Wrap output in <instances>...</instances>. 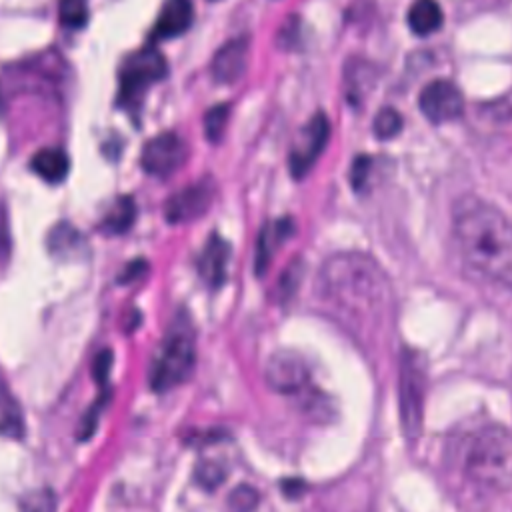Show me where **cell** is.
<instances>
[{
	"label": "cell",
	"mask_w": 512,
	"mask_h": 512,
	"mask_svg": "<svg viewBox=\"0 0 512 512\" xmlns=\"http://www.w3.org/2000/svg\"><path fill=\"white\" fill-rule=\"evenodd\" d=\"M318 292L330 314L358 336L380 328L392 300L384 270L370 256L356 252L326 260L318 278Z\"/></svg>",
	"instance_id": "cell-1"
},
{
	"label": "cell",
	"mask_w": 512,
	"mask_h": 512,
	"mask_svg": "<svg viewBox=\"0 0 512 512\" xmlns=\"http://www.w3.org/2000/svg\"><path fill=\"white\" fill-rule=\"evenodd\" d=\"M452 232L464 266L512 292V220L496 206L464 196L454 206Z\"/></svg>",
	"instance_id": "cell-2"
},
{
	"label": "cell",
	"mask_w": 512,
	"mask_h": 512,
	"mask_svg": "<svg viewBox=\"0 0 512 512\" xmlns=\"http://www.w3.org/2000/svg\"><path fill=\"white\" fill-rule=\"evenodd\" d=\"M462 470L470 482L490 492L512 486V432L500 424H484L462 444Z\"/></svg>",
	"instance_id": "cell-3"
},
{
	"label": "cell",
	"mask_w": 512,
	"mask_h": 512,
	"mask_svg": "<svg viewBox=\"0 0 512 512\" xmlns=\"http://www.w3.org/2000/svg\"><path fill=\"white\" fill-rule=\"evenodd\" d=\"M196 346L192 330L186 324H176L166 334L150 370V386L156 392H166L180 386L194 370Z\"/></svg>",
	"instance_id": "cell-4"
},
{
	"label": "cell",
	"mask_w": 512,
	"mask_h": 512,
	"mask_svg": "<svg viewBox=\"0 0 512 512\" xmlns=\"http://www.w3.org/2000/svg\"><path fill=\"white\" fill-rule=\"evenodd\" d=\"M424 396H426V360L416 350H404L400 356L398 374V408L400 424L406 438H416L424 420Z\"/></svg>",
	"instance_id": "cell-5"
},
{
	"label": "cell",
	"mask_w": 512,
	"mask_h": 512,
	"mask_svg": "<svg viewBox=\"0 0 512 512\" xmlns=\"http://www.w3.org/2000/svg\"><path fill=\"white\" fill-rule=\"evenodd\" d=\"M166 70L168 64L164 56L152 46L130 54L120 70L118 102L122 106H132L136 100H140L148 86L166 76Z\"/></svg>",
	"instance_id": "cell-6"
},
{
	"label": "cell",
	"mask_w": 512,
	"mask_h": 512,
	"mask_svg": "<svg viewBox=\"0 0 512 512\" xmlns=\"http://www.w3.org/2000/svg\"><path fill=\"white\" fill-rule=\"evenodd\" d=\"M310 366L308 362L292 350L274 352L264 366L266 384L280 394H302L310 388Z\"/></svg>",
	"instance_id": "cell-7"
},
{
	"label": "cell",
	"mask_w": 512,
	"mask_h": 512,
	"mask_svg": "<svg viewBox=\"0 0 512 512\" xmlns=\"http://www.w3.org/2000/svg\"><path fill=\"white\" fill-rule=\"evenodd\" d=\"M186 158V142L174 132H162L144 144L140 164L146 174L156 178H168L180 170Z\"/></svg>",
	"instance_id": "cell-8"
},
{
	"label": "cell",
	"mask_w": 512,
	"mask_h": 512,
	"mask_svg": "<svg viewBox=\"0 0 512 512\" xmlns=\"http://www.w3.org/2000/svg\"><path fill=\"white\" fill-rule=\"evenodd\" d=\"M328 134L330 124L322 112L312 116L308 124L298 132L290 150V172L294 178H304L310 172V168L326 148Z\"/></svg>",
	"instance_id": "cell-9"
},
{
	"label": "cell",
	"mask_w": 512,
	"mask_h": 512,
	"mask_svg": "<svg viewBox=\"0 0 512 512\" xmlns=\"http://www.w3.org/2000/svg\"><path fill=\"white\" fill-rule=\"evenodd\" d=\"M418 104L422 114L434 124L452 122L464 114V96L460 88L442 78L432 80L422 88Z\"/></svg>",
	"instance_id": "cell-10"
},
{
	"label": "cell",
	"mask_w": 512,
	"mask_h": 512,
	"mask_svg": "<svg viewBox=\"0 0 512 512\" xmlns=\"http://www.w3.org/2000/svg\"><path fill=\"white\" fill-rule=\"evenodd\" d=\"M214 186L210 182H196L172 194L164 206V216L170 224L190 222L200 218L212 204Z\"/></svg>",
	"instance_id": "cell-11"
},
{
	"label": "cell",
	"mask_w": 512,
	"mask_h": 512,
	"mask_svg": "<svg viewBox=\"0 0 512 512\" xmlns=\"http://www.w3.org/2000/svg\"><path fill=\"white\" fill-rule=\"evenodd\" d=\"M246 62H248L246 38H232L226 44H222L214 54L210 64L212 78L220 84H230L244 74Z\"/></svg>",
	"instance_id": "cell-12"
},
{
	"label": "cell",
	"mask_w": 512,
	"mask_h": 512,
	"mask_svg": "<svg viewBox=\"0 0 512 512\" xmlns=\"http://www.w3.org/2000/svg\"><path fill=\"white\" fill-rule=\"evenodd\" d=\"M228 260H230V246L218 234H212L204 244V250L198 258V274L210 286L218 288L224 284L228 274Z\"/></svg>",
	"instance_id": "cell-13"
},
{
	"label": "cell",
	"mask_w": 512,
	"mask_h": 512,
	"mask_svg": "<svg viewBox=\"0 0 512 512\" xmlns=\"http://www.w3.org/2000/svg\"><path fill=\"white\" fill-rule=\"evenodd\" d=\"M194 20L192 0H164L152 30L154 40H166L184 34Z\"/></svg>",
	"instance_id": "cell-14"
},
{
	"label": "cell",
	"mask_w": 512,
	"mask_h": 512,
	"mask_svg": "<svg viewBox=\"0 0 512 512\" xmlns=\"http://www.w3.org/2000/svg\"><path fill=\"white\" fill-rule=\"evenodd\" d=\"M292 230H294V226L288 218L268 222L262 228L260 240L256 246V274H264L268 270V264H270L276 248L292 234Z\"/></svg>",
	"instance_id": "cell-15"
},
{
	"label": "cell",
	"mask_w": 512,
	"mask_h": 512,
	"mask_svg": "<svg viewBox=\"0 0 512 512\" xmlns=\"http://www.w3.org/2000/svg\"><path fill=\"white\" fill-rule=\"evenodd\" d=\"M30 168L44 182L60 184L68 176L70 160L62 148H42L32 156Z\"/></svg>",
	"instance_id": "cell-16"
},
{
	"label": "cell",
	"mask_w": 512,
	"mask_h": 512,
	"mask_svg": "<svg viewBox=\"0 0 512 512\" xmlns=\"http://www.w3.org/2000/svg\"><path fill=\"white\" fill-rule=\"evenodd\" d=\"M408 26L418 36H428L442 26V10L436 0H414L408 10Z\"/></svg>",
	"instance_id": "cell-17"
},
{
	"label": "cell",
	"mask_w": 512,
	"mask_h": 512,
	"mask_svg": "<svg viewBox=\"0 0 512 512\" xmlns=\"http://www.w3.org/2000/svg\"><path fill=\"white\" fill-rule=\"evenodd\" d=\"M136 220V204H134V198L132 196H120L112 206L110 210L106 212V216L102 218L100 222V230L104 234H112V236H118V234H124L132 228Z\"/></svg>",
	"instance_id": "cell-18"
},
{
	"label": "cell",
	"mask_w": 512,
	"mask_h": 512,
	"mask_svg": "<svg viewBox=\"0 0 512 512\" xmlns=\"http://www.w3.org/2000/svg\"><path fill=\"white\" fill-rule=\"evenodd\" d=\"M22 430H24V424H22V414L16 406V400L0 382V434H8L16 438L22 434Z\"/></svg>",
	"instance_id": "cell-19"
},
{
	"label": "cell",
	"mask_w": 512,
	"mask_h": 512,
	"mask_svg": "<svg viewBox=\"0 0 512 512\" xmlns=\"http://www.w3.org/2000/svg\"><path fill=\"white\" fill-rule=\"evenodd\" d=\"M60 24L72 30L84 28L88 22V2L86 0H60L58 4Z\"/></svg>",
	"instance_id": "cell-20"
},
{
	"label": "cell",
	"mask_w": 512,
	"mask_h": 512,
	"mask_svg": "<svg viewBox=\"0 0 512 512\" xmlns=\"http://www.w3.org/2000/svg\"><path fill=\"white\" fill-rule=\"evenodd\" d=\"M480 120L486 126H512V100L510 98H502L498 102H490L486 106L480 108Z\"/></svg>",
	"instance_id": "cell-21"
},
{
	"label": "cell",
	"mask_w": 512,
	"mask_h": 512,
	"mask_svg": "<svg viewBox=\"0 0 512 512\" xmlns=\"http://www.w3.org/2000/svg\"><path fill=\"white\" fill-rule=\"evenodd\" d=\"M228 116H230V106L228 104H218L214 108H210L204 116V134L210 142H218L226 130L228 124Z\"/></svg>",
	"instance_id": "cell-22"
},
{
	"label": "cell",
	"mask_w": 512,
	"mask_h": 512,
	"mask_svg": "<svg viewBox=\"0 0 512 512\" xmlns=\"http://www.w3.org/2000/svg\"><path fill=\"white\" fill-rule=\"evenodd\" d=\"M80 248V236L78 230H74L70 224H60L50 232V250L68 254L70 250Z\"/></svg>",
	"instance_id": "cell-23"
},
{
	"label": "cell",
	"mask_w": 512,
	"mask_h": 512,
	"mask_svg": "<svg viewBox=\"0 0 512 512\" xmlns=\"http://www.w3.org/2000/svg\"><path fill=\"white\" fill-rule=\"evenodd\" d=\"M402 130V116L394 108H382L374 118V134L380 140L394 138Z\"/></svg>",
	"instance_id": "cell-24"
},
{
	"label": "cell",
	"mask_w": 512,
	"mask_h": 512,
	"mask_svg": "<svg viewBox=\"0 0 512 512\" xmlns=\"http://www.w3.org/2000/svg\"><path fill=\"white\" fill-rule=\"evenodd\" d=\"M20 512H56V496L50 488H40L30 494L20 504Z\"/></svg>",
	"instance_id": "cell-25"
},
{
	"label": "cell",
	"mask_w": 512,
	"mask_h": 512,
	"mask_svg": "<svg viewBox=\"0 0 512 512\" xmlns=\"http://www.w3.org/2000/svg\"><path fill=\"white\" fill-rule=\"evenodd\" d=\"M258 504V492L252 486H238L232 494H230V508L234 512H252Z\"/></svg>",
	"instance_id": "cell-26"
},
{
	"label": "cell",
	"mask_w": 512,
	"mask_h": 512,
	"mask_svg": "<svg viewBox=\"0 0 512 512\" xmlns=\"http://www.w3.org/2000/svg\"><path fill=\"white\" fill-rule=\"evenodd\" d=\"M110 366H112V354H110V350L98 352L96 358H94V364H92V374H94V378H96L100 384L108 378Z\"/></svg>",
	"instance_id": "cell-27"
},
{
	"label": "cell",
	"mask_w": 512,
	"mask_h": 512,
	"mask_svg": "<svg viewBox=\"0 0 512 512\" xmlns=\"http://www.w3.org/2000/svg\"><path fill=\"white\" fill-rule=\"evenodd\" d=\"M198 476H200V482H202V484H206V486L214 488V486H218V484L222 482L224 472L218 468V464L206 462V464H202V466H200Z\"/></svg>",
	"instance_id": "cell-28"
},
{
	"label": "cell",
	"mask_w": 512,
	"mask_h": 512,
	"mask_svg": "<svg viewBox=\"0 0 512 512\" xmlns=\"http://www.w3.org/2000/svg\"><path fill=\"white\" fill-rule=\"evenodd\" d=\"M12 238H10V226H8V214L4 206H0V260H4L10 254Z\"/></svg>",
	"instance_id": "cell-29"
},
{
	"label": "cell",
	"mask_w": 512,
	"mask_h": 512,
	"mask_svg": "<svg viewBox=\"0 0 512 512\" xmlns=\"http://www.w3.org/2000/svg\"><path fill=\"white\" fill-rule=\"evenodd\" d=\"M368 172H370V158L368 156L356 158V162L352 166V184H354V188H362L366 184Z\"/></svg>",
	"instance_id": "cell-30"
},
{
	"label": "cell",
	"mask_w": 512,
	"mask_h": 512,
	"mask_svg": "<svg viewBox=\"0 0 512 512\" xmlns=\"http://www.w3.org/2000/svg\"><path fill=\"white\" fill-rule=\"evenodd\" d=\"M146 270V262L144 260H134V262H130L128 266H126V270H124V274L120 276V282H132L138 274H142Z\"/></svg>",
	"instance_id": "cell-31"
},
{
	"label": "cell",
	"mask_w": 512,
	"mask_h": 512,
	"mask_svg": "<svg viewBox=\"0 0 512 512\" xmlns=\"http://www.w3.org/2000/svg\"><path fill=\"white\" fill-rule=\"evenodd\" d=\"M282 490L288 498H300V494L306 490V484L302 480H284L282 482Z\"/></svg>",
	"instance_id": "cell-32"
}]
</instances>
